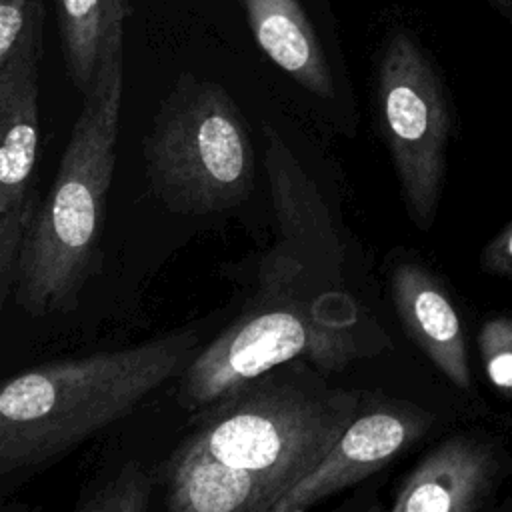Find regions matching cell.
I'll return each instance as SVG.
<instances>
[{
  "label": "cell",
  "mask_w": 512,
  "mask_h": 512,
  "mask_svg": "<svg viewBox=\"0 0 512 512\" xmlns=\"http://www.w3.org/2000/svg\"><path fill=\"white\" fill-rule=\"evenodd\" d=\"M396 314L428 360L460 390L472 388L468 350L460 316L436 276L412 260L390 272Z\"/></svg>",
  "instance_id": "obj_10"
},
{
  "label": "cell",
  "mask_w": 512,
  "mask_h": 512,
  "mask_svg": "<svg viewBox=\"0 0 512 512\" xmlns=\"http://www.w3.org/2000/svg\"><path fill=\"white\" fill-rule=\"evenodd\" d=\"M360 402L356 392L330 388L298 364L214 402L184 442L288 492L328 454Z\"/></svg>",
  "instance_id": "obj_3"
},
{
  "label": "cell",
  "mask_w": 512,
  "mask_h": 512,
  "mask_svg": "<svg viewBox=\"0 0 512 512\" xmlns=\"http://www.w3.org/2000/svg\"><path fill=\"white\" fill-rule=\"evenodd\" d=\"M376 108L408 216L430 230L446 176L450 108L436 68L404 30L392 32L380 52Z\"/></svg>",
  "instance_id": "obj_6"
},
{
  "label": "cell",
  "mask_w": 512,
  "mask_h": 512,
  "mask_svg": "<svg viewBox=\"0 0 512 512\" xmlns=\"http://www.w3.org/2000/svg\"><path fill=\"white\" fill-rule=\"evenodd\" d=\"M42 28H32L0 64V304L14 290L24 234L36 210L30 186L38 152Z\"/></svg>",
  "instance_id": "obj_7"
},
{
  "label": "cell",
  "mask_w": 512,
  "mask_h": 512,
  "mask_svg": "<svg viewBox=\"0 0 512 512\" xmlns=\"http://www.w3.org/2000/svg\"><path fill=\"white\" fill-rule=\"evenodd\" d=\"M64 64L86 96L106 50L124 40L130 0H54Z\"/></svg>",
  "instance_id": "obj_13"
},
{
  "label": "cell",
  "mask_w": 512,
  "mask_h": 512,
  "mask_svg": "<svg viewBox=\"0 0 512 512\" xmlns=\"http://www.w3.org/2000/svg\"><path fill=\"white\" fill-rule=\"evenodd\" d=\"M166 508L172 512H272L286 490L226 466L182 442L166 466Z\"/></svg>",
  "instance_id": "obj_11"
},
{
  "label": "cell",
  "mask_w": 512,
  "mask_h": 512,
  "mask_svg": "<svg viewBox=\"0 0 512 512\" xmlns=\"http://www.w3.org/2000/svg\"><path fill=\"white\" fill-rule=\"evenodd\" d=\"M482 270L494 276L512 278V222H508L482 250Z\"/></svg>",
  "instance_id": "obj_17"
},
{
  "label": "cell",
  "mask_w": 512,
  "mask_h": 512,
  "mask_svg": "<svg viewBox=\"0 0 512 512\" xmlns=\"http://www.w3.org/2000/svg\"><path fill=\"white\" fill-rule=\"evenodd\" d=\"M498 12H502L506 18L512 20V0H488Z\"/></svg>",
  "instance_id": "obj_18"
},
{
  "label": "cell",
  "mask_w": 512,
  "mask_h": 512,
  "mask_svg": "<svg viewBox=\"0 0 512 512\" xmlns=\"http://www.w3.org/2000/svg\"><path fill=\"white\" fill-rule=\"evenodd\" d=\"M146 178L176 214H212L248 200L256 154L242 112L212 80L178 76L144 138Z\"/></svg>",
  "instance_id": "obj_4"
},
{
  "label": "cell",
  "mask_w": 512,
  "mask_h": 512,
  "mask_svg": "<svg viewBox=\"0 0 512 512\" xmlns=\"http://www.w3.org/2000/svg\"><path fill=\"white\" fill-rule=\"evenodd\" d=\"M122 86L124 48L118 42L106 50L82 96L52 188L24 234L12 294L28 316L74 310L96 272L116 166Z\"/></svg>",
  "instance_id": "obj_2"
},
{
  "label": "cell",
  "mask_w": 512,
  "mask_h": 512,
  "mask_svg": "<svg viewBox=\"0 0 512 512\" xmlns=\"http://www.w3.org/2000/svg\"><path fill=\"white\" fill-rule=\"evenodd\" d=\"M154 480L138 462H126L108 482L88 492L74 506L76 512H144Z\"/></svg>",
  "instance_id": "obj_14"
},
{
  "label": "cell",
  "mask_w": 512,
  "mask_h": 512,
  "mask_svg": "<svg viewBox=\"0 0 512 512\" xmlns=\"http://www.w3.org/2000/svg\"><path fill=\"white\" fill-rule=\"evenodd\" d=\"M432 422L434 416L416 406L390 398L370 400L366 410L360 412L358 408L354 420L318 466L298 480L274 504L272 512H304L358 484L420 440Z\"/></svg>",
  "instance_id": "obj_8"
},
{
  "label": "cell",
  "mask_w": 512,
  "mask_h": 512,
  "mask_svg": "<svg viewBox=\"0 0 512 512\" xmlns=\"http://www.w3.org/2000/svg\"><path fill=\"white\" fill-rule=\"evenodd\" d=\"M498 464L492 450L470 438L452 436L430 450L398 486L394 512H474L488 498Z\"/></svg>",
  "instance_id": "obj_9"
},
{
  "label": "cell",
  "mask_w": 512,
  "mask_h": 512,
  "mask_svg": "<svg viewBox=\"0 0 512 512\" xmlns=\"http://www.w3.org/2000/svg\"><path fill=\"white\" fill-rule=\"evenodd\" d=\"M266 296L230 324L202 352H196L180 380V404L196 410L228 396L258 376L298 358L316 368L340 370L370 344L388 346L386 334L372 336L364 316L320 310V304L286 296Z\"/></svg>",
  "instance_id": "obj_5"
},
{
  "label": "cell",
  "mask_w": 512,
  "mask_h": 512,
  "mask_svg": "<svg viewBox=\"0 0 512 512\" xmlns=\"http://www.w3.org/2000/svg\"><path fill=\"white\" fill-rule=\"evenodd\" d=\"M478 350L492 386L512 396V318L486 320L478 332Z\"/></svg>",
  "instance_id": "obj_15"
},
{
  "label": "cell",
  "mask_w": 512,
  "mask_h": 512,
  "mask_svg": "<svg viewBox=\"0 0 512 512\" xmlns=\"http://www.w3.org/2000/svg\"><path fill=\"white\" fill-rule=\"evenodd\" d=\"M248 26L262 52L302 88L334 96V80L312 22L296 0H242Z\"/></svg>",
  "instance_id": "obj_12"
},
{
  "label": "cell",
  "mask_w": 512,
  "mask_h": 512,
  "mask_svg": "<svg viewBox=\"0 0 512 512\" xmlns=\"http://www.w3.org/2000/svg\"><path fill=\"white\" fill-rule=\"evenodd\" d=\"M44 18V0H0V64L34 26L44 24Z\"/></svg>",
  "instance_id": "obj_16"
},
{
  "label": "cell",
  "mask_w": 512,
  "mask_h": 512,
  "mask_svg": "<svg viewBox=\"0 0 512 512\" xmlns=\"http://www.w3.org/2000/svg\"><path fill=\"white\" fill-rule=\"evenodd\" d=\"M198 334L176 330L136 346L34 366L0 392V476L36 470L126 418L180 376Z\"/></svg>",
  "instance_id": "obj_1"
}]
</instances>
